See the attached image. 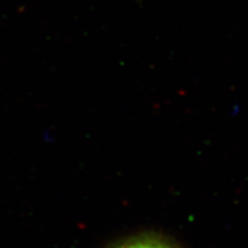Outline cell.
Listing matches in <instances>:
<instances>
[{
	"label": "cell",
	"mask_w": 248,
	"mask_h": 248,
	"mask_svg": "<svg viewBox=\"0 0 248 248\" xmlns=\"http://www.w3.org/2000/svg\"><path fill=\"white\" fill-rule=\"evenodd\" d=\"M119 248H172L164 242L156 241V240H138L123 245Z\"/></svg>",
	"instance_id": "cell-1"
}]
</instances>
